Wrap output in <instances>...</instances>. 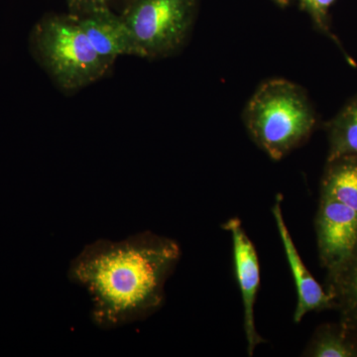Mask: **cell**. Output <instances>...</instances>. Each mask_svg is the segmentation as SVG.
<instances>
[{"mask_svg":"<svg viewBox=\"0 0 357 357\" xmlns=\"http://www.w3.org/2000/svg\"><path fill=\"white\" fill-rule=\"evenodd\" d=\"M76 16L100 57L112 63L121 56L143 59L142 51L128 25L121 14L115 13L112 8L98 9Z\"/></svg>","mask_w":357,"mask_h":357,"instance_id":"52a82bcc","label":"cell"},{"mask_svg":"<svg viewBox=\"0 0 357 357\" xmlns=\"http://www.w3.org/2000/svg\"><path fill=\"white\" fill-rule=\"evenodd\" d=\"M328 292L340 312V323L357 333V246L344 266L328 277Z\"/></svg>","mask_w":357,"mask_h":357,"instance_id":"9c48e42d","label":"cell"},{"mask_svg":"<svg viewBox=\"0 0 357 357\" xmlns=\"http://www.w3.org/2000/svg\"><path fill=\"white\" fill-rule=\"evenodd\" d=\"M180 257L175 241L150 231L119 241L98 239L72 260L68 277L88 293L93 323L115 330L158 311Z\"/></svg>","mask_w":357,"mask_h":357,"instance_id":"6da1fadb","label":"cell"},{"mask_svg":"<svg viewBox=\"0 0 357 357\" xmlns=\"http://www.w3.org/2000/svg\"><path fill=\"white\" fill-rule=\"evenodd\" d=\"M243 121L256 144L278 161L310 137L317 116L304 89L288 79H271L251 96Z\"/></svg>","mask_w":357,"mask_h":357,"instance_id":"3957f363","label":"cell"},{"mask_svg":"<svg viewBox=\"0 0 357 357\" xmlns=\"http://www.w3.org/2000/svg\"><path fill=\"white\" fill-rule=\"evenodd\" d=\"M281 202L280 198H277L272 208V213L280 236L282 245L287 256L291 273L295 280L298 301L297 307L294 312V321L300 323L309 312L335 309V304L332 296L319 285L301 258L287 225L284 220Z\"/></svg>","mask_w":357,"mask_h":357,"instance_id":"ba28073f","label":"cell"},{"mask_svg":"<svg viewBox=\"0 0 357 357\" xmlns=\"http://www.w3.org/2000/svg\"><path fill=\"white\" fill-rule=\"evenodd\" d=\"M328 162L357 157V96L349 100L326 124Z\"/></svg>","mask_w":357,"mask_h":357,"instance_id":"30bf717a","label":"cell"},{"mask_svg":"<svg viewBox=\"0 0 357 357\" xmlns=\"http://www.w3.org/2000/svg\"><path fill=\"white\" fill-rule=\"evenodd\" d=\"M321 192L357 213V157H344L328 162Z\"/></svg>","mask_w":357,"mask_h":357,"instance_id":"8fae6325","label":"cell"},{"mask_svg":"<svg viewBox=\"0 0 357 357\" xmlns=\"http://www.w3.org/2000/svg\"><path fill=\"white\" fill-rule=\"evenodd\" d=\"M271 1L277 6L281 7V8H286L291 3V0H271Z\"/></svg>","mask_w":357,"mask_h":357,"instance_id":"9a60e30c","label":"cell"},{"mask_svg":"<svg viewBox=\"0 0 357 357\" xmlns=\"http://www.w3.org/2000/svg\"><path fill=\"white\" fill-rule=\"evenodd\" d=\"M69 13L72 14H84L102 8H112L117 2L122 4L123 0H65Z\"/></svg>","mask_w":357,"mask_h":357,"instance_id":"5bb4252c","label":"cell"},{"mask_svg":"<svg viewBox=\"0 0 357 357\" xmlns=\"http://www.w3.org/2000/svg\"><path fill=\"white\" fill-rule=\"evenodd\" d=\"M319 260L328 277L337 273L357 246V213L321 192L316 220Z\"/></svg>","mask_w":357,"mask_h":357,"instance_id":"5b68a950","label":"cell"},{"mask_svg":"<svg viewBox=\"0 0 357 357\" xmlns=\"http://www.w3.org/2000/svg\"><path fill=\"white\" fill-rule=\"evenodd\" d=\"M201 0H123L121 15L142 51L143 59L176 55L185 46Z\"/></svg>","mask_w":357,"mask_h":357,"instance_id":"277c9868","label":"cell"},{"mask_svg":"<svg viewBox=\"0 0 357 357\" xmlns=\"http://www.w3.org/2000/svg\"><path fill=\"white\" fill-rule=\"evenodd\" d=\"M222 227L231 236L234 269L243 297L244 332L248 354L252 356L256 347L264 342L255 326V302L260 284L259 260L255 245L238 218H230Z\"/></svg>","mask_w":357,"mask_h":357,"instance_id":"8992f818","label":"cell"},{"mask_svg":"<svg viewBox=\"0 0 357 357\" xmlns=\"http://www.w3.org/2000/svg\"><path fill=\"white\" fill-rule=\"evenodd\" d=\"M29 45L33 57L67 95L107 77L114 64L98 55L70 13L45 14L33 27Z\"/></svg>","mask_w":357,"mask_h":357,"instance_id":"7a4b0ae2","label":"cell"},{"mask_svg":"<svg viewBox=\"0 0 357 357\" xmlns=\"http://www.w3.org/2000/svg\"><path fill=\"white\" fill-rule=\"evenodd\" d=\"M306 356L312 357H357V333L340 321L319 326L314 333Z\"/></svg>","mask_w":357,"mask_h":357,"instance_id":"7c38bea8","label":"cell"},{"mask_svg":"<svg viewBox=\"0 0 357 357\" xmlns=\"http://www.w3.org/2000/svg\"><path fill=\"white\" fill-rule=\"evenodd\" d=\"M293 1L298 4L301 10L304 11V13H306L310 16L312 24H314L317 30L323 33L324 35H326V37L332 40L333 43L337 45L338 48L344 53L347 62L352 66L356 65L352 59L344 51L340 40L337 39V37L331 30L330 10L335 0H293Z\"/></svg>","mask_w":357,"mask_h":357,"instance_id":"4fadbf2b","label":"cell"}]
</instances>
